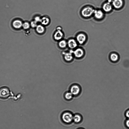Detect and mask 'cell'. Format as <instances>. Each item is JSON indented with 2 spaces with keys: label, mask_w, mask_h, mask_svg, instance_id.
<instances>
[{
  "label": "cell",
  "mask_w": 129,
  "mask_h": 129,
  "mask_svg": "<svg viewBox=\"0 0 129 129\" xmlns=\"http://www.w3.org/2000/svg\"><path fill=\"white\" fill-rule=\"evenodd\" d=\"M95 10L93 8L87 7L82 10L81 15L85 18H88L94 14Z\"/></svg>",
  "instance_id": "cell-1"
},
{
  "label": "cell",
  "mask_w": 129,
  "mask_h": 129,
  "mask_svg": "<svg viewBox=\"0 0 129 129\" xmlns=\"http://www.w3.org/2000/svg\"><path fill=\"white\" fill-rule=\"evenodd\" d=\"M73 117L72 114L70 112H66L63 114L62 118L65 123H69L73 120Z\"/></svg>",
  "instance_id": "cell-2"
},
{
  "label": "cell",
  "mask_w": 129,
  "mask_h": 129,
  "mask_svg": "<svg viewBox=\"0 0 129 129\" xmlns=\"http://www.w3.org/2000/svg\"><path fill=\"white\" fill-rule=\"evenodd\" d=\"M10 95L9 88L6 87H3L0 88V97L5 99L8 97Z\"/></svg>",
  "instance_id": "cell-3"
},
{
  "label": "cell",
  "mask_w": 129,
  "mask_h": 129,
  "mask_svg": "<svg viewBox=\"0 0 129 129\" xmlns=\"http://www.w3.org/2000/svg\"><path fill=\"white\" fill-rule=\"evenodd\" d=\"M77 42L79 44H83L85 42L87 39L86 36L83 33H80L77 36Z\"/></svg>",
  "instance_id": "cell-4"
},
{
  "label": "cell",
  "mask_w": 129,
  "mask_h": 129,
  "mask_svg": "<svg viewBox=\"0 0 129 129\" xmlns=\"http://www.w3.org/2000/svg\"><path fill=\"white\" fill-rule=\"evenodd\" d=\"M123 3L122 0H114L112 4L114 7L116 9H119L123 6Z\"/></svg>",
  "instance_id": "cell-5"
},
{
  "label": "cell",
  "mask_w": 129,
  "mask_h": 129,
  "mask_svg": "<svg viewBox=\"0 0 129 129\" xmlns=\"http://www.w3.org/2000/svg\"><path fill=\"white\" fill-rule=\"evenodd\" d=\"M74 54L76 57L80 58L83 56L84 52L83 49L81 48H78L74 51Z\"/></svg>",
  "instance_id": "cell-6"
},
{
  "label": "cell",
  "mask_w": 129,
  "mask_h": 129,
  "mask_svg": "<svg viewBox=\"0 0 129 129\" xmlns=\"http://www.w3.org/2000/svg\"><path fill=\"white\" fill-rule=\"evenodd\" d=\"M67 44L69 47L71 49L75 48H77L78 45L77 41L74 39L69 40Z\"/></svg>",
  "instance_id": "cell-7"
},
{
  "label": "cell",
  "mask_w": 129,
  "mask_h": 129,
  "mask_svg": "<svg viewBox=\"0 0 129 129\" xmlns=\"http://www.w3.org/2000/svg\"><path fill=\"white\" fill-rule=\"evenodd\" d=\"M80 91V88L79 86L77 85H74L71 87L70 89V92L74 95L78 94Z\"/></svg>",
  "instance_id": "cell-8"
},
{
  "label": "cell",
  "mask_w": 129,
  "mask_h": 129,
  "mask_svg": "<svg viewBox=\"0 0 129 129\" xmlns=\"http://www.w3.org/2000/svg\"><path fill=\"white\" fill-rule=\"evenodd\" d=\"M93 15L95 18L98 19H101L104 16L103 11L101 10H95Z\"/></svg>",
  "instance_id": "cell-9"
},
{
  "label": "cell",
  "mask_w": 129,
  "mask_h": 129,
  "mask_svg": "<svg viewBox=\"0 0 129 129\" xmlns=\"http://www.w3.org/2000/svg\"><path fill=\"white\" fill-rule=\"evenodd\" d=\"M57 30L54 34V38L56 41H60L63 37V33L62 30Z\"/></svg>",
  "instance_id": "cell-10"
},
{
  "label": "cell",
  "mask_w": 129,
  "mask_h": 129,
  "mask_svg": "<svg viewBox=\"0 0 129 129\" xmlns=\"http://www.w3.org/2000/svg\"><path fill=\"white\" fill-rule=\"evenodd\" d=\"M112 8L111 3L108 2L105 3L102 7L103 11L107 12L111 11L112 10Z\"/></svg>",
  "instance_id": "cell-11"
},
{
  "label": "cell",
  "mask_w": 129,
  "mask_h": 129,
  "mask_svg": "<svg viewBox=\"0 0 129 129\" xmlns=\"http://www.w3.org/2000/svg\"><path fill=\"white\" fill-rule=\"evenodd\" d=\"M22 22L19 20H16L13 22V26L15 29H19L21 28L22 26Z\"/></svg>",
  "instance_id": "cell-12"
},
{
  "label": "cell",
  "mask_w": 129,
  "mask_h": 129,
  "mask_svg": "<svg viewBox=\"0 0 129 129\" xmlns=\"http://www.w3.org/2000/svg\"><path fill=\"white\" fill-rule=\"evenodd\" d=\"M36 28V31L39 34H42L45 31V28L44 26L42 25H38Z\"/></svg>",
  "instance_id": "cell-13"
},
{
  "label": "cell",
  "mask_w": 129,
  "mask_h": 129,
  "mask_svg": "<svg viewBox=\"0 0 129 129\" xmlns=\"http://www.w3.org/2000/svg\"><path fill=\"white\" fill-rule=\"evenodd\" d=\"M50 22V20L48 17H44L41 18V23L43 26H47L48 25Z\"/></svg>",
  "instance_id": "cell-14"
},
{
  "label": "cell",
  "mask_w": 129,
  "mask_h": 129,
  "mask_svg": "<svg viewBox=\"0 0 129 129\" xmlns=\"http://www.w3.org/2000/svg\"><path fill=\"white\" fill-rule=\"evenodd\" d=\"M64 58L65 60L67 61H71L73 58L71 53H66L64 54Z\"/></svg>",
  "instance_id": "cell-15"
},
{
  "label": "cell",
  "mask_w": 129,
  "mask_h": 129,
  "mask_svg": "<svg viewBox=\"0 0 129 129\" xmlns=\"http://www.w3.org/2000/svg\"><path fill=\"white\" fill-rule=\"evenodd\" d=\"M82 119L81 115L78 114H76L74 116L73 120L75 123H78L81 122Z\"/></svg>",
  "instance_id": "cell-16"
},
{
  "label": "cell",
  "mask_w": 129,
  "mask_h": 129,
  "mask_svg": "<svg viewBox=\"0 0 129 129\" xmlns=\"http://www.w3.org/2000/svg\"><path fill=\"white\" fill-rule=\"evenodd\" d=\"M111 60L113 62H117L119 59L118 56L117 54L113 53L111 54L110 56Z\"/></svg>",
  "instance_id": "cell-17"
},
{
  "label": "cell",
  "mask_w": 129,
  "mask_h": 129,
  "mask_svg": "<svg viewBox=\"0 0 129 129\" xmlns=\"http://www.w3.org/2000/svg\"><path fill=\"white\" fill-rule=\"evenodd\" d=\"M67 45V42L64 40L61 41L59 43V47L62 48H65Z\"/></svg>",
  "instance_id": "cell-18"
},
{
  "label": "cell",
  "mask_w": 129,
  "mask_h": 129,
  "mask_svg": "<svg viewBox=\"0 0 129 129\" xmlns=\"http://www.w3.org/2000/svg\"><path fill=\"white\" fill-rule=\"evenodd\" d=\"M73 95L71 92H67L65 95V98L66 100H69L72 98L73 97Z\"/></svg>",
  "instance_id": "cell-19"
},
{
  "label": "cell",
  "mask_w": 129,
  "mask_h": 129,
  "mask_svg": "<svg viewBox=\"0 0 129 129\" xmlns=\"http://www.w3.org/2000/svg\"><path fill=\"white\" fill-rule=\"evenodd\" d=\"M30 25L28 22H26L23 24L22 26L23 28L25 29H28L30 27Z\"/></svg>",
  "instance_id": "cell-20"
},
{
  "label": "cell",
  "mask_w": 129,
  "mask_h": 129,
  "mask_svg": "<svg viewBox=\"0 0 129 129\" xmlns=\"http://www.w3.org/2000/svg\"><path fill=\"white\" fill-rule=\"evenodd\" d=\"M30 25L31 27L32 28H36L37 26V23L34 21H32L31 22Z\"/></svg>",
  "instance_id": "cell-21"
},
{
  "label": "cell",
  "mask_w": 129,
  "mask_h": 129,
  "mask_svg": "<svg viewBox=\"0 0 129 129\" xmlns=\"http://www.w3.org/2000/svg\"><path fill=\"white\" fill-rule=\"evenodd\" d=\"M41 18L39 16H36L35 18L34 21L37 23L41 22Z\"/></svg>",
  "instance_id": "cell-22"
},
{
  "label": "cell",
  "mask_w": 129,
  "mask_h": 129,
  "mask_svg": "<svg viewBox=\"0 0 129 129\" xmlns=\"http://www.w3.org/2000/svg\"><path fill=\"white\" fill-rule=\"evenodd\" d=\"M125 124L126 126L129 128V118H128V119L126 121Z\"/></svg>",
  "instance_id": "cell-23"
},
{
  "label": "cell",
  "mask_w": 129,
  "mask_h": 129,
  "mask_svg": "<svg viewBox=\"0 0 129 129\" xmlns=\"http://www.w3.org/2000/svg\"><path fill=\"white\" fill-rule=\"evenodd\" d=\"M125 116L128 118H129V110L127 111L125 113Z\"/></svg>",
  "instance_id": "cell-24"
},
{
  "label": "cell",
  "mask_w": 129,
  "mask_h": 129,
  "mask_svg": "<svg viewBox=\"0 0 129 129\" xmlns=\"http://www.w3.org/2000/svg\"><path fill=\"white\" fill-rule=\"evenodd\" d=\"M62 30V28L60 26L57 27V30Z\"/></svg>",
  "instance_id": "cell-25"
},
{
  "label": "cell",
  "mask_w": 129,
  "mask_h": 129,
  "mask_svg": "<svg viewBox=\"0 0 129 129\" xmlns=\"http://www.w3.org/2000/svg\"><path fill=\"white\" fill-rule=\"evenodd\" d=\"M113 0H108V2L111 3H112V2H113Z\"/></svg>",
  "instance_id": "cell-26"
},
{
  "label": "cell",
  "mask_w": 129,
  "mask_h": 129,
  "mask_svg": "<svg viewBox=\"0 0 129 129\" xmlns=\"http://www.w3.org/2000/svg\"></svg>",
  "instance_id": "cell-27"
}]
</instances>
